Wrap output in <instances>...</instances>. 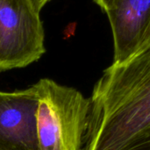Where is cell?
<instances>
[{"label":"cell","instance_id":"cell-1","mask_svg":"<svg viewBox=\"0 0 150 150\" xmlns=\"http://www.w3.org/2000/svg\"><path fill=\"white\" fill-rule=\"evenodd\" d=\"M82 150H150V37L94 85Z\"/></svg>","mask_w":150,"mask_h":150},{"label":"cell","instance_id":"cell-2","mask_svg":"<svg viewBox=\"0 0 150 150\" xmlns=\"http://www.w3.org/2000/svg\"><path fill=\"white\" fill-rule=\"evenodd\" d=\"M40 150H82L90 98L77 90L43 78L36 83Z\"/></svg>","mask_w":150,"mask_h":150},{"label":"cell","instance_id":"cell-3","mask_svg":"<svg viewBox=\"0 0 150 150\" xmlns=\"http://www.w3.org/2000/svg\"><path fill=\"white\" fill-rule=\"evenodd\" d=\"M39 13L32 0H0V71L26 67L44 54Z\"/></svg>","mask_w":150,"mask_h":150},{"label":"cell","instance_id":"cell-4","mask_svg":"<svg viewBox=\"0 0 150 150\" xmlns=\"http://www.w3.org/2000/svg\"><path fill=\"white\" fill-rule=\"evenodd\" d=\"M38 103L35 85L12 92L0 91V150H40Z\"/></svg>","mask_w":150,"mask_h":150},{"label":"cell","instance_id":"cell-5","mask_svg":"<svg viewBox=\"0 0 150 150\" xmlns=\"http://www.w3.org/2000/svg\"><path fill=\"white\" fill-rule=\"evenodd\" d=\"M105 12L113 36L112 63H120L146 40L150 27V0H112Z\"/></svg>","mask_w":150,"mask_h":150},{"label":"cell","instance_id":"cell-6","mask_svg":"<svg viewBox=\"0 0 150 150\" xmlns=\"http://www.w3.org/2000/svg\"><path fill=\"white\" fill-rule=\"evenodd\" d=\"M94 1L105 11L108 9V7L110 6V4L112 2V0H94Z\"/></svg>","mask_w":150,"mask_h":150},{"label":"cell","instance_id":"cell-7","mask_svg":"<svg viewBox=\"0 0 150 150\" xmlns=\"http://www.w3.org/2000/svg\"><path fill=\"white\" fill-rule=\"evenodd\" d=\"M32 1H33V4H34V6H35L36 10L40 12V10L43 8V6L47 3L49 0H32Z\"/></svg>","mask_w":150,"mask_h":150},{"label":"cell","instance_id":"cell-8","mask_svg":"<svg viewBox=\"0 0 150 150\" xmlns=\"http://www.w3.org/2000/svg\"><path fill=\"white\" fill-rule=\"evenodd\" d=\"M149 37H150V27H149V31H148V33H147V36H146V40H145V41H146ZM145 41H144V42H145Z\"/></svg>","mask_w":150,"mask_h":150}]
</instances>
